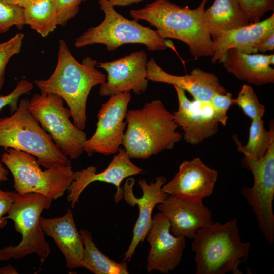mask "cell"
<instances>
[{
    "label": "cell",
    "instance_id": "16",
    "mask_svg": "<svg viewBox=\"0 0 274 274\" xmlns=\"http://www.w3.org/2000/svg\"><path fill=\"white\" fill-rule=\"evenodd\" d=\"M177 93L178 109L173 113L174 120L183 130V138L187 143L196 145L212 137L218 131L216 120L210 102L189 100L185 91L173 86Z\"/></svg>",
    "mask_w": 274,
    "mask_h": 274
},
{
    "label": "cell",
    "instance_id": "36",
    "mask_svg": "<svg viewBox=\"0 0 274 274\" xmlns=\"http://www.w3.org/2000/svg\"><path fill=\"white\" fill-rule=\"evenodd\" d=\"M143 0H108L109 3L114 7L126 6L133 3H139Z\"/></svg>",
    "mask_w": 274,
    "mask_h": 274
},
{
    "label": "cell",
    "instance_id": "9",
    "mask_svg": "<svg viewBox=\"0 0 274 274\" xmlns=\"http://www.w3.org/2000/svg\"><path fill=\"white\" fill-rule=\"evenodd\" d=\"M63 102V99L54 93L35 94L28 108L63 153L74 160L84 151L87 139L86 133L71 122L70 110Z\"/></svg>",
    "mask_w": 274,
    "mask_h": 274
},
{
    "label": "cell",
    "instance_id": "35",
    "mask_svg": "<svg viewBox=\"0 0 274 274\" xmlns=\"http://www.w3.org/2000/svg\"><path fill=\"white\" fill-rule=\"evenodd\" d=\"M274 49V33L271 34L258 46V51L265 52L267 51H273Z\"/></svg>",
    "mask_w": 274,
    "mask_h": 274
},
{
    "label": "cell",
    "instance_id": "40",
    "mask_svg": "<svg viewBox=\"0 0 274 274\" xmlns=\"http://www.w3.org/2000/svg\"><path fill=\"white\" fill-rule=\"evenodd\" d=\"M85 0H82V1H85Z\"/></svg>",
    "mask_w": 274,
    "mask_h": 274
},
{
    "label": "cell",
    "instance_id": "3",
    "mask_svg": "<svg viewBox=\"0 0 274 274\" xmlns=\"http://www.w3.org/2000/svg\"><path fill=\"white\" fill-rule=\"evenodd\" d=\"M123 144L130 159H146L173 148L183 138L173 113L159 100L127 111Z\"/></svg>",
    "mask_w": 274,
    "mask_h": 274
},
{
    "label": "cell",
    "instance_id": "6",
    "mask_svg": "<svg viewBox=\"0 0 274 274\" xmlns=\"http://www.w3.org/2000/svg\"><path fill=\"white\" fill-rule=\"evenodd\" d=\"M52 200L37 193L20 195L16 192L15 200L4 218L13 221L15 229L21 234L22 239L16 246L0 249L1 260L19 259L35 253L43 263L48 257L51 249L41 229L40 218L43 211L50 207Z\"/></svg>",
    "mask_w": 274,
    "mask_h": 274
},
{
    "label": "cell",
    "instance_id": "14",
    "mask_svg": "<svg viewBox=\"0 0 274 274\" xmlns=\"http://www.w3.org/2000/svg\"><path fill=\"white\" fill-rule=\"evenodd\" d=\"M166 178L163 176L156 178L155 182L148 184L144 179H140L138 183L142 190L143 195L136 198L133 192L135 180L128 178L125 183L123 197L130 206L137 205L139 216L133 229V237L130 245L124 254V262H129L140 242H143L149 231L152 224V213L154 207L162 203L169 196L161 191L162 186L165 183Z\"/></svg>",
    "mask_w": 274,
    "mask_h": 274
},
{
    "label": "cell",
    "instance_id": "18",
    "mask_svg": "<svg viewBox=\"0 0 274 274\" xmlns=\"http://www.w3.org/2000/svg\"><path fill=\"white\" fill-rule=\"evenodd\" d=\"M147 70L148 80L177 86L200 102H210L214 94L227 92L214 74L200 68L193 69L190 74L184 76L173 75L162 69L151 58L147 62Z\"/></svg>",
    "mask_w": 274,
    "mask_h": 274
},
{
    "label": "cell",
    "instance_id": "17",
    "mask_svg": "<svg viewBox=\"0 0 274 274\" xmlns=\"http://www.w3.org/2000/svg\"><path fill=\"white\" fill-rule=\"evenodd\" d=\"M96 168L90 166L85 169L73 173L74 180L69 186L67 201L71 208H74L82 192L91 183L100 181L115 186L117 192L114 200L117 203L123 197L122 182L131 176L142 174L143 170L131 161L124 148H120L107 168L97 173Z\"/></svg>",
    "mask_w": 274,
    "mask_h": 274
},
{
    "label": "cell",
    "instance_id": "29",
    "mask_svg": "<svg viewBox=\"0 0 274 274\" xmlns=\"http://www.w3.org/2000/svg\"><path fill=\"white\" fill-rule=\"evenodd\" d=\"M24 36L23 33H18L0 43V91L4 84L7 64L12 56L20 51Z\"/></svg>",
    "mask_w": 274,
    "mask_h": 274
},
{
    "label": "cell",
    "instance_id": "26",
    "mask_svg": "<svg viewBox=\"0 0 274 274\" xmlns=\"http://www.w3.org/2000/svg\"><path fill=\"white\" fill-rule=\"evenodd\" d=\"M25 24L42 37L58 25L56 0H38L24 8Z\"/></svg>",
    "mask_w": 274,
    "mask_h": 274
},
{
    "label": "cell",
    "instance_id": "22",
    "mask_svg": "<svg viewBox=\"0 0 274 274\" xmlns=\"http://www.w3.org/2000/svg\"><path fill=\"white\" fill-rule=\"evenodd\" d=\"M225 70L238 79L256 85L274 82V55L245 54L234 48L228 50L222 62Z\"/></svg>",
    "mask_w": 274,
    "mask_h": 274
},
{
    "label": "cell",
    "instance_id": "19",
    "mask_svg": "<svg viewBox=\"0 0 274 274\" xmlns=\"http://www.w3.org/2000/svg\"><path fill=\"white\" fill-rule=\"evenodd\" d=\"M157 208L168 220L170 232L176 236L193 238L198 230L213 223L211 212L203 203L169 195Z\"/></svg>",
    "mask_w": 274,
    "mask_h": 274
},
{
    "label": "cell",
    "instance_id": "33",
    "mask_svg": "<svg viewBox=\"0 0 274 274\" xmlns=\"http://www.w3.org/2000/svg\"><path fill=\"white\" fill-rule=\"evenodd\" d=\"M58 25L64 26L79 11L82 0H56Z\"/></svg>",
    "mask_w": 274,
    "mask_h": 274
},
{
    "label": "cell",
    "instance_id": "39",
    "mask_svg": "<svg viewBox=\"0 0 274 274\" xmlns=\"http://www.w3.org/2000/svg\"><path fill=\"white\" fill-rule=\"evenodd\" d=\"M8 174L7 169L3 166V163L0 162V181L7 180Z\"/></svg>",
    "mask_w": 274,
    "mask_h": 274
},
{
    "label": "cell",
    "instance_id": "25",
    "mask_svg": "<svg viewBox=\"0 0 274 274\" xmlns=\"http://www.w3.org/2000/svg\"><path fill=\"white\" fill-rule=\"evenodd\" d=\"M233 139L237 145V150L243 154L244 157L259 160L265 155L274 140L273 121H270V129L267 130L262 119L252 120L249 128V139L244 146L236 135L233 136Z\"/></svg>",
    "mask_w": 274,
    "mask_h": 274
},
{
    "label": "cell",
    "instance_id": "20",
    "mask_svg": "<svg viewBox=\"0 0 274 274\" xmlns=\"http://www.w3.org/2000/svg\"><path fill=\"white\" fill-rule=\"evenodd\" d=\"M273 33V14L264 20L226 32L213 39L214 52L211 62L222 63L228 50L231 48L245 54L257 53L259 44Z\"/></svg>",
    "mask_w": 274,
    "mask_h": 274
},
{
    "label": "cell",
    "instance_id": "10",
    "mask_svg": "<svg viewBox=\"0 0 274 274\" xmlns=\"http://www.w3.org/2000/svg\"><path fill=\"white\" fill-rule=\"evenodd\" d=\"M242 163L254 178L252 187H243L241 194L252 208L258 227L270 245L274 242V140L265 155L259 160L244 157Z\"/></svg>",
    "mask_w": 274,
    "mask_h": 274
},
{
    "label": "cell",
    "instance_id": "13",
    "mask_svg": "<svg viewBox=\"0 0 274 274\" xmlns=\"http://www.w3.org/2000/svg\"><path fill=\"white\" fill-rule=\"evenodd\" d=\"M218 172L206 165L200 158L181 163L173 178L161 188V191L173 197L195 203L213 192Z\"/></svg>",
    "mask_w": 274,
    "mask_h": 274
},
{
    "label": "cell",
    "instance_id": "12",
    "mask_svg": "<svg viewBox=\"0 0 274 274\" xmlns=\"http://www.w3.org/2000/svg\"><path fill=\"white\" fill-rule=\"evenodd\" d=\"M147 55L143 51H136L115 60L97 63V67L105 70L106 79L100 85L99 94L111 96L132 91L140 94L147 90Z\"/></svg>",
    "mask_w": 274,
    "mask_h": 274
},
{
    "label": "cell",
    "instance_id": "34",
    "mask_svg": "<svg viewBox=\"0 0 274 274\" xmlns=\"http://www.w3.org/2000/svg\"><path fill=\"white\" fill-rule=\"evenodd\" d=\"M16 192L4 191L0 190V228L7 224L4 215L7 213L15 198Z\"/></svg>",
    "mask_w": 274,
    "mask_h": 274
},
{
    "label": "cell",
    "instance_id": "24",
    "mask_svg": "<svg viewBox=\"0 0 274 274\" xmlns=\"http://www.w3.org/2000/svg\"><path fill=\"white\" fill-rule=\"evenodd\" d=\"M79 233L84 248L83 268L95 274H128L129 273L126 262H116L110 259L98 249L89 231L82 229Z\"/></svg>",
    "mask_w": 274,
    "mask_h": 274
},
{
    "label": "cell",
    "instance_id": "1",
    "mask_svg": "<svg viewBox=\"0 0 274 274\" xmlns=\"http://www.w3.org/2000/svg\"><path fill=\"white\" fill-rule=\"evenodd\" d=\"M97 61L86 57L80 63L73 56L66 43L60 40L56 67L49 78L33 83L41 94L54 93L65 101L74 124L85 128L86 103L92 88L105 82L106 76L97 69Z\"/></svg>",
    "mask_w": 274,
    "mask_h": 274
},
{
    "label": "cell",
    "instance_id": "28",
    "mask_svg": "<svg viewBox=\"0 0 274 274\" xmlns=\"http://www.w3.org/2000/svg\"><path fill=\"white\" fill-rule=\"evenodd\" d=\"M25 24L23 8L0 0V34L14 25L21 28Z\"/></svg>",
    "mask_w": 274,
    "mask_h": 274
},
{
    "label": "cell",
    "instance_id": "4",
    "mask_svg": "<svg viewBox=\"0 0 274 274\" xmlns=\"http://www.w3.org/2000/svg\"><path fill=\"white\" fill-rule=\"evenodd\" d=\"M236 219L216 222L196 232L192 243L196 274H242L239 265L247 261L251 244L243 242Z\"/></svg>",
    "mask_w": 274,
    "mask_h": 274
},
{
    "label": "cell",
    "instance_id": "30",
    "mask_svg": "<svg viewBox=\"0 0 274 274\" xmlns=\"http://www.w3.org/2000/svg\"><path fill=\"white\" fill-rule=\"evenodd\" d=\"M249 23L260 21L264 14L274 9V0H238Z\"/></svg>",
    "mask_w": 274,
    "mask_h": 274
},
{
    "label": "cell",
    "instance_id": "2",
    "mask_svg": "<svg viewBox=\"0 0 274 274\" xmlns=\"http://www.w3.org/2000/svg\"><path fill=\"white\" fill-rule=\"evenodd\" d=\"M202 0L195 9L181 7L168 0H155L145 7L132 10L130 14L135 20H144L154 26L162 37L180 40L188 45L196 59L212 57L214 43L204 19L205 6Z\"/></svg>",
    "mask_w": 274,
    "mask_h": 274
},
{
    "label": "cell",
    "instance_id": "5",
    "mask_svg": "<svg viewBox=\"0 0 274 274\" xmlns=\"http://www.w3.org/2000/svg\"><path fill=\"white\" fill-rule=\"evenodd\" d=\"M29 100H21L9 117L0 118V147L28 153L40 166L71 165L68 157L41 126L28 108Z\"/></svg>",
    "mask_w": 274,
    "mask_h": 274
},
{
    "label": "cell",
    "instance_id": "37",
    "mask_svg": "<svg viewBox=\"0 0 274 274\" xmlns=\"http://www.w3.org/2000/svg\"><path fill=\"white\" fill-rule=\"evenodd\" d=\"M5 2L15 5L24 8L38 0H3Z\"/></svg>",
    "mask_w": 274,
    "mask_h": 274
},
{
    "label": "cell",
    "instance_id": "32",
    "mask_svg": "<svg viewBox=\"0 0 274 274\" xmlns=\"http://www.w3.org/2000/svg\"><path fill=\"white\" fill-rule=\"evenodd\" d=\"M33 88L32 83L25 79L20 80L12 92L6 95H0V111L5 106H8L12 114L18 107L19 97L23 94H29Z\"/></svg>",
    "mask_w": 274,
    "mask_h": 274
},
{
    "label": "cell",
    "instance_id": "38",
    "mask_svg": "<svg viewBox=\"0 0 274 274\" xmlns=\"http://www.w3.org/2000/svg\"><path fill=\"white\" fill-rule=\"evenodd\" d=\"M17 270L11 265L0 267V274H17Z\"/></svg>",
    "mask_w": 274,
    "mask_h": 274
},
{
    "label": "cell",
    "instance_id": "21",
    "mask_svg": "<svg viewBox=\"0 0 274 274\" xmlns=\"http://www.w3.org/2000/svg\"><path fill=\"white\" fill-rule=\"evenodd\" d=\"M40 224L43 232L53 239L64 255L66 267L70 270L82 268L84 248L71 209L61 217H41Z\"/></svg>",
    "mask_w": 274,
    "mask_h": 274
},
{
    "label": "cell",
    "instance_id": "7",
    "mask_svg": "<svg viewBox=\"0 0 274 274\" xmlns=\"http://www.w3.org/2000/svg\"><path fill=\"white\" fill-rule=\"evenodd\" d=\"M1 162L11 173L15 192L20 195L37 193L56 200L64 195L74 180L71 165L43 170L35 156L12 148L6 150Z\"/></svg>",
    "mask_w": 274,
    "mask_h": 274
},
{
    "label": "cell",
    "instance_id": "41",
    "mask_svg": "<svg viewBox=\"0 0 274 274\" xmlns=\"http://www.w3.org/2000/svg\"><path fill=\"white\" fill-rule=\"evenodd\" d=\"M1 181H0V184H1Z\"/></svg>",
    "mask_w": 274,
    "mask_h": 274
},
{
    "label": "cell",
    "instance_id": "11",
    "mask_svg": "<svg viewBox=\"0 0 274 274\" xmlns=\"http://www.w3.org/2000/svg\"><path fill=\"white\" fill-rule=\"evenodd\" d=\"M130 92L110 96L98 114L94 133L87 139L84 150L89 156L97 153L109 155L117 153L123 144L127 122L125 119L131 100Z\"/></svg>",
    "mask_w": 274,
    "mask_h": 274
},
{
    "label": "cell",
    "instance_id": "27",
    "mask_svg": "<svg viewBox=\"0 0 274 274\" xmlns=\"http://www.w3.org/2000/svg\"><path fill=\"white\" fill-rule=\"evenodd\" d=\"M235 104L252 120L262 119L265 112V106L259 101L256 94L249 85H243L235 99Z\"/></svg>",
    "mask_w": 274,
    "mask_h": 274
},
{
    "label": "cell",
    "instance_id": "15",
    "mask_svg": "<svg viewBox=\"0 0 274 274\" xmlns=\"http://www.w3.org/2000/svg\"><path fill=\"white\" fill-rule=\"evenodd\" d=\"M167 219L158 212L152 217L151 227L146 235L150 249L147 258L148 272L168 273L180 264L186 247V237L176 236L170 231Z\"/></svg>",
    "mask_w": 274,
    "mask_h": 274
},
{
    "label": "cell",
    "instance_id": "31",
    "mask_svg": "<svg viewBox=\"0 0 274 274\" xmlns=\"http://www.w3.org/2000/svg\"><path fill=\"white\" fill-rule=\"evenodd\" d=\"M232 96V93L229 92L224 94L216 93L210 102L216 120L223 126L227 124L228 110L233 104H235V99Z\"/></svg>",
    "mask_w": 274,
    "mask_h": 274
},
{
    "label": "cell",
    "instance_id": "23",
    "mask_svg": "<svg viewBox=\"0 0 274 274\" xmlns=\"http://www.w3.org/2000/svg\"><path fill=\"white\" fill-rule=\"evenodd\" d=\"M204 16L213 39L250 24L238 0H214Z\"/></svg>",
    "mask_w": 274,
    "mask_h": 274
},
{
    "label": "cell",
    "instance_id": "8",
    "mask_svg": "<svg viewBox=\"0 0 274 274\" xmlns=\"http://www.w3.org/2000/svg\"><path fill=\"white\" fill-rule=\"evenodd\" d=\"M98 2L105 15L103 21L99 25L89 28L76 38L75 47L102 44L108 51H112L123 44L136 43L144 44L151 51L167 48L166 40L158 31L141 25L136 20L125 18L116 11L108 0Z\"/></svg>",
    "mask_w": 274,
    "mask_h": 274
}]
</instances>
